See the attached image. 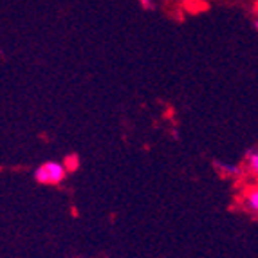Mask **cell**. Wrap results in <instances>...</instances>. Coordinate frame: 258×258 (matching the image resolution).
Returning a JSON list of instances; mask_svg holds the SVG:
<instances>
[{"instance_id":"obj_6","label":"cell","mask_w":258,"mask_h":258,"mask_svg":"<svg viewBox=\"0 0 258 258\" xmlns=\"http://www.w3.org/2000/svg\"><path fill=\"white\" fill-rule=\"evenodd\" d=\"M254 27L258 29V17H256V20H254Z\"/></svg>"},{"instance_id":"obj_2","label":"cell","mask_w":258,"mask_h":258,"mask_svg":"<svg viewBox=\"0 0 258 258\" xmlns=\"http://www.w3.org/2000/svg\"><path fill=\"white\" fill-rule=\"evenodd\" d=\"M242 203H244L245 210L251 211V213H254V215H258V186L249 188L247 191H245Z\"/></svg>"},{"instance_id":"obj_4","label":"cell","mask_w":258,"mask_h":258,"mask_svg":"<svg viewBox=\"0 0 258 258\" xmlns=\"http://www.w3.org/2000/svg\"><path fill=\"white\" fill-rule=\"evenodd\" d=\"M245 163H247L249 172L256 177V181H258V150H247V154H245Z\"/></svg>"},{"instance_id":"obj_3","label":"cell","mask_w":258,"mask_h":258,"mask_svg":"<svg viewBox=\"0 0 258 258\" xmlns=\"http://www.w3.org/2000/svg\"><path fill=\"white\" fill-rule=\"evenodd\" d=\"M215 166L219 168V172H222L224 175H229V177H237L242 173L240 166L238 164H231V163H222V161H217Z\"/></svg>"},{"instance_id":"obj_5","label":"cell","mask_w":258,"mask_h":258,"mask_svg":"<svg viewBox=\"0 0 258 258\" xmlns=\"http://www.w3.org/2000/svg\"><path fill=\"white\" fill-rule=\"evenodd\" d=\"M139 4L145 9H154V0H139Z\"/></svg>"},{"instance_id":"obj_1","label":"cell","mask_w":258,"mask_h":258,"mask_svg":"<svg viewBox=\"0 0 258 258\" xmlns=\"http://www.w3.org/2000/svg\"><path fill=\"white\" fill-rule=\"evenodd\" d=\"M67 166L58 161H47V163L40 164L35 170V181L38 184H47V186H58L67 179Z\"/></svg>"}]
</instances>
